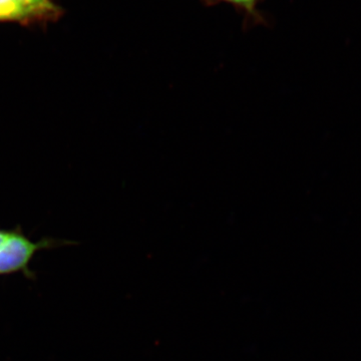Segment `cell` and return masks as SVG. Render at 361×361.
I'll return each instance as SVG.
<instances>
[{"mask_svg": "<svg viewBox=\"0 0 361 361\" xmlns=\"http://www.w3.org/2000/svg\"><path fill=\"white\" fill-rule=\"evenodd\" d=\"M66 244L51 238L35 241L16 228L0 229V276L18 273L32 275L30 265L39 251Z\"/></svg>", "mask_w": 361, "mask_h": 361, "instance_id": "6da1fadb", "label": "cell"}, {"mask_svg": "<svg viewBox=\"0 0 361 361\" xmlns=\"http://www.w3.org/2000/svg\"><path fill=\"white\" fill-rule=\"evenodd\" d=\"M218 1L227 2L248 13H255L260 0H218Z\"/></svg>", "mask_w": 361, "mask_h": 361, "instance_id": "277c9868", "label": "cell"}, {"mask_svg": "<svg viewBox=\"0 0 361 361\" xmlns=\"http://www.w3.org/2000/svg\"><path fill=\"white\" fill-rule=\"evenodd\" d=\"M44 16L45 21L54 20L61 13V8L52 0H20Z\"/></svg>", "mask_w": 361, "mask_h": 361, "instance_id": "3957f363", "label": "cell"}, {"mask_svg": "<svg viewBox=\"0 0 361 361\" xmlns=\"http://www.w3.org/2000/svg\"><path fill=\"white\" fill-rule=\"evenodd\" d=\"M0 21H13L26 25L45 20L42 14L20 0H0Z\"/></svg>", "mask_w": 361, "mask_h": 361, "instance_id": "7a4b0ae2", "label": "cell"}]
</instances>
